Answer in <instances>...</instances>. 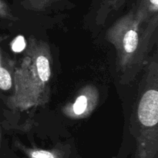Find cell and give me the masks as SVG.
Instances as JSON below:
<instances>
[{"label":"cell","instance_id":"obj_3","mask_svg":"<svg viewBox=\"0 0 158 158\" xmlns=\"http://www.w3.org/2000/svg\"><path fill=\"white\" fill-rule=\"evenodd\" d=\"M135 158H158V66L150 63L137 109Z\"/></svg>","mask_w":158,"mask_h":158},{"label":"cell","instance_id":"obj_11","mask_svg":"<svg viewBox=\"0 0 158 158\" xmlns=\"http://www.w3.org/2000/svg\"><path fill=\"white\" fill-rule=\"evenodd\" d=\"M0 141H1V133H0Z\"/></svg>","mask_w":158,"mask_h":158},{"label":"cell","instance_id":"obj_8","mask_svg":"<svg viewBox=\"0 0 158 158\" xmlns=\"http://www.w3.org/2000/svg\"><path fill=\"white\" fill-rule=\"evenodd\" d=\"M12 85V79L11 74L3 67H0V89L8 91Z\"/></svg>","mask_w":158,"mask_h":158},{"label":"cell","instance_id":"obj_10","mask_svg":"<svg viewBox=\"0 0 158 158\" xmlns=\"http://www.w3.org/2000/svg\"><path fill=\"white\" fill-rule=\"evenodd\" d=\"M26 41H25V39L22 36H19L12 42V49L15 52H21L22 50H23L26 48Z\"/></svg>","mask_w":158,"mask_h":158},{"label":"cell","instance_id":"obj_6","mask_svg":"<svg viewBox=\"0 0 158 158\" xmlns=\"http://www.w3.org/2000/svg\"><path fill=\"white\" fill-rule=\"evenodd\" d=\"M17 147L28 158H73L64 147H56L46 150L28 147L21 143H17Z\"/></svg>","mask_w":158,"mask_h":158},{"label":"cell","instance_id":"obj_9","mask_svg":"<svg viewBox=\"0 0 158 158\" xmlns=\"http://www.w3.org/2000/svg\"><path fill=\"white\" fill-rule=\"evenodd\" d=\"M0 18L5 20H15L12 9L3 0H0Z\"/></svg>","mask_w":158,"mask_h":158},{"label":"cell","instance_id":"obj_2","mask_svg":"<svg viewBox=\"0 0 158 158\" xmlns=\"http://www.w3.org/2000/svg\"><path fill=\"white\" fill-rule=\"evenodd\" d=\"M51 53L47 43L30 37L20 66L14 73V92L7 101L12 110L41 106L50 94Z\"/></svg>","mask_w":158,"mask_h":158},{"label":"cell","instance_id":"obj_4","mask_svg":"<svg viewBox=\"0 0 158 158\" xmlns=\"http://www.w3.org/2000/svg\"><path fill=\"white\" fill-rule=\"evenodd\" d=\"M128 0H94L93 12L97 25H104L106 20L120 10Z\"/></svg>","mask_w":158,"mask_h":158},{"label":"cell","instance_id":"obj_7","mask_svg":"<svg viewBox=\"0 0 158 158\" xmlns=\"http://www.w3.org/2000/svg\"><path fill=\"white\" fill-rule=\"evenodd\" d=\"M62 1L63 0H20V5L26 10L42 12L55 7Z\"/></svg>","mask_w":158,"mask_h":158},{"label":"cell","instance_id":"obj_5","mask_svg":"<svg viewBox=\"0 0 158 158\" xmlns=\"http://www.w3.org/2000/svg\"><path fill=\"white\" fill-rule=\"evenodd\" d=\"M97 94L95 88L88 86L83 89L77 98L72 106L74 116L82 117L89 115L97 103Z\"/></svg>","mask_w":158,"mask_h":158},{"label":"cell","instance_id":"obj_1","mask_svg":"<svg viewBox=\"0 0 158 158\" xmlns=\"http://www.w3.org/2000/svg\"><path fill=\"white\" fill-rule=\"evenodd\" d=\"M158 9L136 0L129 12L117 20L106 33L117 54V67L126 78L134 76L144 64L157 38Z\"/></svg>","mask_w":158,"mask_h":158}]
</instances>
